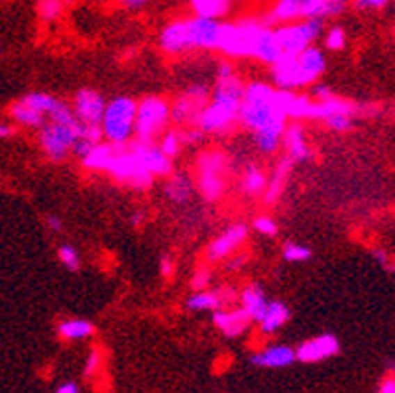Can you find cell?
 <instances>
[{"label": "cell", "mask_w": 395, "mask_h": 393, "mask_svg": "<svg viewBox=\"0 0 395 393\" xmlns=\"http://www.w3.org/2000/svg\"><path fill=\"white\" fill-rule=\"evenodd\" d=\"M244 89L246 83L236 73L232 59H220L216 63L211 101L204 106L197 122L204 134L225 138L236 130L240 126V106L244 99Z\"/></svg>", "instance_id": "2"}, {"label": "cell", "mask_w": 395, "mask_h": 393, "mask_svg": "<svg viewBox=\"0 0 395 393\" xmlns=\"http://www.w3.org/2000/svg\"><path fill=\"white\" fill-rule=\"evenodd\" d=\"M315 101H327L328 97H332L334 93H332V89L328 87V85H325V83H315L313 87H311V93H309Z\"/></svg>", "instance_id": "45"}, {"label": "cell", "mask_w": 395, "mask_h": 393, "mask_svg": "<svg viewBox=\"0 0 395 393\" xmlns=\"http://www.w3.org/2000/svg\"><path fill=\"white\" fill-rule=\"evenodd\" d=\"M293 168H295V161L293 159H289L287 156H282L277 159V163L273 166L270 173V181H268V189L264 193V204H275V202L282 199L283 191H285V187H287V181L291 177V173H293Z\"/></svg>", "instance_id": "23"}, {"label": "cell", "mask_w": 395, "mask_h": 393, "mask_svg": "<svg viewBox=\"0 0 395 393\" xmlns=\"http://www.w3.org/2000/svg\"><path fill=\"white\" fill-rule=\"evenodd\" d=\"M211 93H213V87H209L207 83H191L183 87L179 95L171 101L173 126H179V128L197 126L199 116L211 101Z\"/></svg>", "instance_id": "10"}, {"label": "cell", "mask_w": 395, "mask_h": 393, "mask_svg": "<svg viewBox=\"0 0 395 393\" xmlns=\"http://www.w3.org/2000/svg\"><path fill=\"white\" fill-rule=\"evenodd\" d=\"M213 325L225 335L226 338L242 337L250 326L254 325V319L250 316L244 307H225L213 313Z\"/></svg>", "instance_id": "20"}, {"label": "cell", "mask_w": 395, "mask_h": 393, "mask_svg": "<svg viewBox=\"0 0 395 393\" xmlns=\"http://www.w3.org/2000/svg\"><path fill=\"white\" fill-rule=\"evenodd\" d=\"M238 305L244 307L248 314L254 319V325L256 321L260 319L264 311L268 309L270 305V299L266 295V289L261 287L260 283H246L240 291V297H238Z\"/></svg>", "instance_id": "28"}, {"label": "cell", "mask_w": 395, "mask_h": 393, "mask_svg": "<svg viewBox=\"0 0 395 393\" xmlns=\"http://www.w3.org/2000/svg\"><path fill=\"white\" fill-rule=\"evenodd\" d=\"M389 4V0H354V6L360 10H382Z\"/></svg>", "instance_id": "44"}, {"label": "cell", "mask_w": 395, "mask_h": 393, "mask_svg": "<svg viewBox=\"0 0 395 393\" xmlns=\"http://www.w3.org/2000/svg\"><path fill=\"white\" fill-rule=\"evenodd\" d=\"M250 228L244 223H234L228 225L220 232L216 234L209 246H207V262L209 264H218V262H226L230 256H234L236 252L242 250V246L248 240Z\"/></svg>", "instance_id": "13"}, {"label": "cell", "mask_w": 395, "mask_h": 393, "mask_svg": "<svg viewBox=\"0 0 395 393\" xmlns=\"http://www.w3.org/2000/svg\"><path fill=\"white\" fill-rule=\"evenodd\" d=\"M57 259H59V264L61 266H65L69 271H77L81 268V254L77 248L73 246V244H59L57 246Z\"/></svg>", "instance_id": "35"}, {"label": "cell", "mask_w": 395, "mask_h": 393, "mask_svg": "<svg viewBox=\"0 0 395 393\" xmlns=\"http://www.w3.org/2000/svg\"><path fill=\"white\" fill-rule=\"evenodd\" d=\"M289 316H291V311L283 301H270L268 309L256 321V325H258V330L264 337H271V335L280 332L283 326L289 323Z\"/></svg>", "instance_id": "26"}, {"label": "cell", "mask_w": 395, "mask_h": 393, "mask_svg": "<svg viewBox=\"0 0 395 393\" xmlns=\"http://www.w3.org/2000/svg\"><path fill=\"white\" fill-rule=\"evenodd\" d=\"M323 44H325V49H328V51H342L348 44V34H346V30L342 26L334 24L328 30H325Z\"/></svg>", "instance_id": "33"}, {"label": "cell", "mask_w": 395, "mask_h": 393, "mask_svg": "<svg viewBox=\"0 0 395 393\" xmlns=\"http://www.w3.org/2000/svg\"><path fill=\"white\" fill-rule=\"evenodd\" d=\"M213 283V271L209 270L207 266H201L197 268L195 273L191 275V287L193 291H203V289H209Z\"/></svg>", "instance_id": "38"}, {"label": "cell", "mask_w": 395, "mask_h": 393, "mask_svg": "<svg viewBox=\"0 0 395 393\" xmlns=\"http://www.w3.org/2000/svg\"><path fill=\"white\" fill-rule=\"evenodd\" d=\"M183 138H185L187 147H199L209 136L204 134L199 126H187V128H183Z\"/></svg>", "instance_id": "40"}, {"label": "cell", "mask_w": 395, "mask_h": 393, "mask_svg": "<svg viewBox=\"0 0 395 393\" xmlns=\"http://www.w3.org/2000/svg\"><path fill=\"white\" fill-rule=\"evenodd\" d=\"M136 150L138 157L142 159L144 168L156 177V179H166L173 173V159H171L158 142H142V140H132L130 142Z\"/></svg>", "instance_id": "18"}, {"label": "cell", "mask_w": 395, "mask_h": 393, "mask_svg": "<svg viewBox=\"0 0 395 393\" xmlns=\"http://www.w3.org/2000/svg\"><path fill=\"white\" fill-rule=\"evenodd\" d=\"M81 138V122L75 116L73 104L63 102L47 122L38 130L35 142L51 163H61L73 156Z\"/></svg>", "instance_id": "3"}, {"label": "cell", "mask_w": 395, "mask_h": 393, "mask_svg": "<svg viewBox=\"0 0 395 393\" xmlns=\"http://www.w3.org/2000/svg\"><path fill=\"white\" fill-rule=\"evenodd\" d=\"M187 26H189L193 51L195 49L218 51V42H220V32H223V22L220 20L193 14L191 18H187Z\"/></svg>", "instance_id": "16"}, {"label": "cell", "mask_w": 395, "mask_h": 393, "mask_svg": "<svg viewBox=\"0 0 395 393\" xmlns=\"http://www.w3.org/2000/svg\"><path fill=\"white\" fill-rule=\"evenodd\" d=\"M370 254H372V258L376 259V264H378V266H382L385 271H395L394 256H389L385 250H382V248H373Z\"/></svg>", "instance_id": "41"}, {"label": "cell", "mask_w": 395, "mask_h": 393, "mask_svg": "<svg viewBox=\"0 0 395 393\" xmlns=\"http://www.w3.org/2000/svg\"><path fill=\"white\" fill-rule=\"evenodd\" d=\"M252 230L258 232L260 236H268V238H273V236L280 232V226L275 223V218L270 216V214H258L254 220H252Z\"/></svg>", "instance_id": "36"}, {"label": "cell", "mask_w": 395, "mask_h": 393, "mask_svg": "<svg viewBox=\"0 0 395 393\" xmlns=\"http://www.w3.org/2000/svg\"><path fill=\"white\" fill-rule=\"evenodd\" d=\"M73 111L83 126H101L108 101L92 87H83L73 95Z\"/></svg>", "instance_id": "15"}, {"label": "cell", "mask_w": 395, "mask_h": 393, "mask_svg": "<svg viewBox=\"0 0 395 393\" xmlns=\"http://www.w3.org/2000/svg\"><path fill=\"white\" fill-rule=\"evenodd\" d=\"M159 273L163 278H171L175 273V259L171 258L170 254L161 256V259H159Z\"/></svg>", "instance_id": "46"}, {"label": "cell", "mask_w": 395, "mask_h": 393, "mask_svg": "<svg viewBox=\"0 0 395 393\" xmlns=\"http://www.w3.org/2000/svg\"><path fill=\"white\" fill-rule=\"evenodd\" d=\"M268 181H270V175L261 166L246 163L238 177V189L246 199H264V193L268 189Z\"/></svg>", "instance_id": "24"}, {"label": "cell", "mask_w": 395, "mask_h": 393, "mask_svg": "<svg viewBox=\"0 0 395 393\" xmlns=\"http://www.w3.org/2000/svg\"><path fill=\"white\" fill-rule=\"evenodd\" d=\"M144 218H146L144 211H136V213L132 214V218H130V223H132V226H134V228H138V226L144 225Z\"/></svg>", "instance_id": "51"}, {"label": "cell", "mask_w": 395, "mask_h": 393, "mask_svg": "<svg viewBox=\"0 0 395 393\" xmlns=\"http://www.w3.org/2000/svg\"><path fill=\"white\" fill-rule=\"evenodd\" d=\"M16 128H18V126L12 122L10 118H8V120H4V122L0 124V138H2V140H8V138H12V136L16 134Z\"/></svg>", "instance_id": "48"}, {"label": "cell", "mask_w": 395, "mask_h": 393, "mask_svg": "<svg viewBox=\"0 0 395 393\" xmlns=\"http://www.w3.org/2000/svg\"><path fill=\"white\" fill-rule=\"evenodd\" d=\"M297 360V350L287 344H270L250 356V364L264 370H283Z\"/></svg>", "instance_id": "22"}, {"label": "cell", "mask_w": 395, "mask_h": 393, "mask_svg": "<svg viewBox=\"0 0 395 393\" xmlns=\"http://www.w3.org/2000/svg\"><path fill=\"white\" fill-rule=\"evenodd\" d=\"M240 293L234 287H209L203 291H193L185 299V309L193 313H215L218 309L238 303Z\"/></svg>", "instance_id": "14"}, {"label": "cell", "mask_w": 395, "mask_h": 393, "mask_svg": "<svg viewBox=\"0 0 395 393\" xmlns=\"http://www.w3.org/2000/svg\"><path fill=\"white\" fill-rule=\"evenodd\" d=\"M378 393H395V376H387L385 380H382Z\"/></svg>", "instance_id": "49"}, {"label": "cell", "mask_w": 395, "mask_h": 393, "mask_svg": "<svg viewBox=\"0 0 395 393\" xmlns=\"http://www.w3.org/2000/svg\"><path fill=\"white\" fill-rule=\"evenodd\" d=\"M394 376H395V364H394Z\"/></svg>", "instance_id": "52"}, {"label": "cell", "mask_w": 395, "mask_h": 393, "mask_svg": "<svg viewBox=\"0 0 395 393\" xmlns=\"http://www.w3.org/2000/svg\"><path fill=\"white\" fill-rule=\"evenodd\" d=\"M230 156L220 147H204L195 161V185L204 202H220L228 191Z\"/></svg>", "instance_id": "5"}, {"label": "cell", "mask_w": 395, "mask_h": 393, "mask_svg": "<svg viewBox=\"0 0 395 393\" xmlns=\"http://www.w3.org/2000/svg\"><path fill=\"white\" fill-rule=\"evenodd\" d=\"M102 364H104V354L101 348H92L89 352V356L85 360V376L90 378L95 376L97 371L102 370Z\"/></svg>", "instance_id": "39"}, {"label": "cell", "mask_w": 395, "mask_h": 393, "mask_svg": "<svg viewBox=\"0 0 395 393\" xmlns=\"http://www.w3.org/2000/svg\"><path fill=\"white\" fill-rule=\"evenodd\" d=\"M195 191H197L195 179H191L187 173H171L170 177H166V183H163V195L173 204L189 202Z\"/></svg>", "instance_id": "27"}, {"label": "cell", "mask_w": 395, "mask_h": 393, "mask_svg": "<svg viewBox=\"0 0 395 393\" xmlns=\"http://www.w3.org/2000/svg\"><path fill=\"white\" fill-rule=\"evenodd\" d=\"M271 83L282 90L311 89L319 83V75L301 61L299 54H282V57L271 65Z\"/></svg>", "instance_id": "11"}, {"label": "cell", "mask_w": 395, "mask_h": 393, "mask_svg": "<svg viewBox=\"0 0 395 393\" xmlns=\"http://www.w3.org/2000/svg\"><path fill=\"white\" fill-rule=\"evenodd\" d=\"M44 225L45 228L49 230V232H54V234H59V232H63V228H65V223H63V218L59 216V214H45L44 216Z\"/></svg>", "instance_id": "42"}, {"label": "cell", "mask_w": 395, "mask_h": 393, "mask_svg": "<svg viewBox=\"0 0 395 393\" xmlns=\"http://www.w3.org/2000/svg\"><path fill=\"white\" fill-rule=\"evenodd\" d=\"M104 175H108L111 179L124 187H132L138 191L150 189L156 181V177L144 168V163L138 157L132 144H122V146L114 144Z\"/></svg>", "instance_id": "7"}, {"label": "cell", "mask_w": 395, "mask_h": 393, "mask_svg": "<svg viewBox=\"0 0 395 393\" xmlns=\"http://www.w3.org/2000/svg\"><path fill=\"white\" fill-rule=\"evenodd\" d=\"M56 393H79V385L73 382H65L63 385L57 387Z\"/></svg>", "instance_id": "50"}, {"label": "cell", "mask_w": 395, "mask_h": 393, "mask_svg": "<svg viewBox=\"0 0 395 393\" xmlns=\"http://www.w3.org/2000/svg\"><path fill=\"white\" fill-rule=\"evenodd\" d=\"M348 0H275L261 18L270 26H283L299 20H327L346 10Z\"/></svg>", "instance_id": "6"}, {"label": "cell", "mask_w": 395, "mask_h": 393, "mask_svg": "<svg viewBox=\"0 0 395 393\" xmlns=\"http://www.w3.org/2000/svg\"><path fill=\"white\" fill-rule=\"evenodd\" d=\"M354 116H348V114H337V116H330L328 120H325V126H327L328 130H332V132H337V134H346V132H350L352 128H354Z\"/></svg>", "instance_id": "37"}, {"label": "cell", "mask_w": 395, "mask_h": 393, "mask_svg": "<svg viewBox=\"0 0 395 393\" xmlns=\"http://www.w3.org/2000/svg\"><path fill=\"white\" fill-rule=\"evenodd\" d=\"M283 156L293 159L295 163H307L313 159V147L309 144L303 124L297 120H289L282 140Z\"/></svg>", "instance_id": "19"}, {"label": "cell", "mask_w": 395, "mask_h": 393, "mask_svg": "<svg viewBox=\"0 0 395 393\" xmlns=\"http://www.w3.org/2000/svg\"><path fill=\"white\" fill-rule=\"evenodd\" d=\"M158 45L161 54L168 57H181L193 51L187 18H179V20L166 24L158 35Z\"/></svg>", "instance_id": "17"}, {"label": "cell", "mask_w": 395, "mask_h": 393, "mask_svg": "<svg viewBox=\"0 0 395 393\" xmlns=\"http://www.w3.org/2000/svg\"><path fill=\"white\" fill-rule=\"evenodd\" d=\"M158 144L171 159H175V157L183 152V147H187L185 138H183V128H179V126H171V128H168L163 134L159 136Z\"/></svg>", "instance_id": "31"}, {"label": "cell", "mask_w": 395, "mask_h": 393, "mask_svg": "<svg viewBox=\"0 0 395 393\" xmlns=\"http://www.w3.org/2000/svg\"><path fill=\"white\" fill-rule=\"evenodd\" d=\"M35 12L42 22H57L65 12V4L63 0H35Z\"/></svg>", "instance_id": "32"}, {"label": "cell", "mask_w": 395, "mask_h": 393, "mask_svg": "<svg viewBox=\"0 0 395 393\" xmlns=\"http://www.w3.org/2000/svg\"><path fill=\"white\" fill-rule=\"evenodd\" d=\"M189 4L195 14L220 20L223 16L230 14L236 0H189Z\"/></svg>", "instance_id": "30"}, {"label": "cell", "mask_w": 395, "mask_h": 393, "mask_svg": "<svg viewBox=\"0 0 395 393\" xmlns=\"http://www.w3.org/2000/svg\"><path fill=\"white\" fill-rule=\"evenodd\" d=\"M350 2H354V0H350Z\"/></svg>", "instance_id": "54"}, {"label": "cell", "mask_w": 395, "mask_h": 393, "mask_svg": "<svg viewBox=\"0 0 395 393\" xmlns=\"http://www.w3.org/2000/svg\"><path fill=\"white\" fill-rule=\"evenodd\" d=\"M289 118L283 111L282 89L268 81H250L240 106V128L252 134L256 150L264 156L280 152Z\"/></svg>", "instance_id": "1"}, {"label": "cell", "mask_w": 395, "mask_h": 393, "mask_svg": "<svg viewBox=\"0 0 395 393\" xmlns=\"http://www.w3.org/2000/svg\"><path fill=\"white\" fill-rule=\"evenodd\" d=\"M282 256L289 264H303V262L311 259L313 250L305 244H301V242H285L282 248Z\"/></svg>", "instance_id": "34"}, {"label": "cell", "mask_w": 395, "mask_h": 393, "mask_svg": "<svg viewBox=\"0 0 395 393\" xmlns=\"http://www.w3.org/2000/svg\"><path fill=\"white\" fill-rule=\"evenodd\" d=\"M95 323H90L89 319H81V316H71V319H63L57 323V337L63 340H87L95 335Z\"/></svg>", "instance_id": "29"}, {"label": "cell", "mask_w": 395, "mask_h": 393, "mask_svg": "<svg viewBox=\"0 0 395 393\" xmlns=\"http://www.w3.org/2000/svg\"><path fill=\"white\" fill-rule=\"evenodd\" d=\"M248 264V254L246 252H236L234 256H230V258L226 259L225 262V266H226V270L228 271H238L242 266H246Z\"/></svg>", "instance_id": "43"}, {"label": "cell", "mask_w": 395, "mask_h": 393, "mask_svg": "<svg viewBox=\"0 0 395 393\" xmlns=\"http://www.w3.org/2000/svg\"><path fill=\"white\" fill-rule=\"evenodd\" d=\"M270 24L264 18L246 16L232 22H223L218 54L226 59H258L261 42L270 32Z\"/></svg>", "instance_id": "4"}, {"label": "cell", "mask_w": 395, "mask_h": 393, "mask_svg": "<svg viewBox=\"0 0 395 393\" xmlns=\"http://www.w3.org/2000/svg\"><path fill=\"white\" fill-rule=\"evenodd\" d=\"M136 116H138L136 99L128 95H118L111 99L101 122L104 140L120 146L130 144L136 138Z\"/></svg>", "instance_id": "8"}, {"label": "cell", "mask_w": 395, "mask_h": 393, "mask_svg": "<svg viewBox=\"0 0 395 393\" xmlns=\"http://www.w3.org/2000/svg\"><path fill=\"white\" fill-rule=\"evenodd\" d=\"M147 2H150V0H118L120 8H124V10L128 12L142 10V8H146Z\"/></svg>", "instance_id": "47"}, {"label": "cell", "mask_w": 395, "mask_h": 393, "mask_svg": "<svg viewBox=\"0 0 395 393\" xmlns=\"http://www.w3.org/2000/svg\"><path fill=\"white\" fill-rule=\"evenodd\" d=\"M295 350H297L299 362L315 364V362L334 358L340 352V342L334 335H319V337L301 342Z\"/></svg>", "instance_id": "21"}, {"label": "cell", "mask_w": 395, "mask_h": 393, "mask_svg": "<svg viewBox=\"0 0 395 393\" xmlns=\"http://www.w3.org/2000/svg\"><path fill=\"white\" fill-rule=\"evenodd\" d=\"M283 54H301L325 35V20H299L275 26Z\"/></svg>", "instance_id": "12"}, {"label": "cell", "mask_w": 395, "mask_h": 393, "mask_svg": "<svg viewBox=\"0 0 395 393\" xmlns=\"http://www.w3.org/2000/svg\"><path fill=\"white\" fill-rule=\"evenodd\" d=\"M394 262H395V254H394Z\"/></svg>", "instance_id": "53"}, {"label": "cell", "mask_w": 395, "mask_h": 393, "mask_svg": "<svg viewBox=\"0 0 395 393\" xmlns=\"http://www.w3.org/2000/svg\"><path fill=\"white\" fill-rule=\"evenodd\" d=\"M173 126L171 101L161 95H147L138 101L136 138L142 142H158L159 136Z\"/></svg>", "instance_id": "9"}, {"label": "cell", "mask_w": 395, "mask_h": 393, "mask_svg": "<svg viewBox=\"0 0 395 393\" xmlns=\"http://www.w3.org/2000/svg\"><path fill=\"white\" fill-rule=\"evenodd\" d=\"M282 102L283 111L289 120H297V122L311 120L313 104H315V99L311 95L301 90H282Z\"/></svg>", "instance_id": "25"}]
</instances>
